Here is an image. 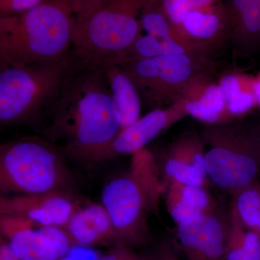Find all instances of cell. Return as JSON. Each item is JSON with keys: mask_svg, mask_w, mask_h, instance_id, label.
<instances>
[{"mask_svg": "<svg viewBox=\"0 0 260 260\" xmlns=\"http://www.w3.org/2000/svg\"><path fill=\"white\" fill-rule=\"evenodd\" d=\"M154 260H181L177 253L169 246H164L159 253L156 259Z\"/></svg>", "mask_w": 260, "mask_h": 260, "instance_id": "cell-29", "label": "cell"}, {"mask_svg": "<svg viewBox=\"0 0 260 260\" xmlns=\"http://www.w3.org/2000/svg\"><path fill=\"white\" fill-rule=\"evenodd\" d=\"M225 107V99L220 86L210 85L199 99L188 102L184 109L195 119L213 124L220 119Z\"/></svg>", "mask_w": 260, "mask_h": 260, "instance_id": "cell-19", "label": "cell"}, {"mask_svg": "<svg viewBox=\"0 0 260 260\" xmlns=\"http://www.w3.org/2000/svg\"><path fill=\"white\" fill-rule=\"evenodd\" d=\"M208 179L232 196L251 185L259 170L254 143L235 127L213 128L205 134Z\"/></svg>", "mask_w": 260, "mask_h": 260, "instance_id": "cell-6", "label": "cell"}, {"mask_svg": "<svg viewBox=\"0 0 260 260\" xmlns=\"http://www.w3.org/2000/svg\"><path fill=\"white\" fill-rule=\"evenodd\" d=\"M34 224L28 219L18 215H0V230L5 239H10L15 233Z\"/></svg>", "mask_w": 260, "mask_h": 260, "instance_id": "cell-24", "label": "cell"}, {"mask_svg": "<svg viewBox=\"0 0 260 260\" xmlns=\"http://www.w3.org/2000/svg\"><path fill=\"white\" fill-rule=\"evenodd\" d=\"M231 207L244 226L254 231L260 214V189L251 185L233 196Z\"/></svg>", "mask_w": 260, "mask_h": 260, "instance_id": "cell-21", "label": "cell"}, {"mask_svg": "<svg viewBox=\"0 0 260 260\" xmlns=\"http://www.w3.org/2000/svg\"><path fill=\"white\" fill-rule=\"evenodd\" d=\"M225 107L234 115L244 114L252 107L254 97L250 93L242 92L239 80L234 75H227L220 82Z\"/></svg>", "mask_w": 260, "mask_h": 260, "instance_id": "cell-22", "label": "cell"}, {"mask_svg": "<svg viewBox=\"0 0 260 260\" xmlns=\"http://www.w3.org/2000/svg\"><path fill=\"white\" fill-rule=\"evenodd\" d=\"M254 93L255 95L256 100L260 104V80L256 81L254 85Z\"/></svg>", "mask_w": 260, "mask_h": 260, "instance_id": "cell-31", "label": "cell"}, {"mask_svg": "<svg viewBox=\"0 0 260 260\" xmlns=\"http://www.w3.org/2000/svg\"><path fill=\"white\" fill-rule=\"evenodd\" d=\"M149 0H112L76 18L71 52L77 61L101 67L134 43L140 34L142 10Z\"/></svg>", "mask_w": 260, "mask_h": 260, "instance_id": "cell-5", "label": "cell"}, {"mask_svg": "<svg viewBox=\"0 0 260 260\" xmlns=\"http://www.w3.org/2000/svg\"><path fill=\"white\" fill-rule=\"evenodd\" d=\"M205 143L194 137L176 142L164 154L159 164L164 183L174 181L206 187Z\"/></svg>", "mask_w": 260, "mask_h": 260, "instance_id": "cell-12", "label": "cell"}, {"mask_svg": "<svg viewBox=\"0 0 260 260\" xmlns=\"http://www.w3.org/2000/svg\"><path fill=\"white\" fill-rule=\"evenodd\" d=\"M102 66L120 119L121 130L125 129L140 118L139 92L120 64L109 60Z\"/></svg>", "mask_w": 260, "mask_h": 260, "instance_id": "cell-16", "label": "cell"}, {"mask_svg": "<svg viewBox=\"0 0 260 260\" xmlns=\"http://www.w3.org/2000/svg\"><path fill=\"white\" fill-rule=\"evenodd\" d=\"M176 238L187 260H225L227 221L217 211L177 224Z\"/></svg>", "mask_w": 260, "mask_h": 260, "instance_id": "cell-10", "label": "cell"}, {"mask_svg": "<svg viewBox=\"0 0 260 260\" xmlns=\"http://www.w3.org/2000/svg\"><path fill=\"white\" fill-rule=\"evenodd\" d=\"M64 229L73 246L91 247L111 240L119 243L112 220L102 203L80 202Z\"/></svg>", "mask_w": 260, "mask_h": 260, "instance_id": "cell-14", "label": "cell"}, {"mask_svg": "<svg viewBox=\"0 0 260 260\" xmlns=\"http://www.w3.org/2000/svg\"><path fill=\"white\" fill-rule=\"evenodd\" d=\"M44 0H0V17L19 14L35 8Z\"/></svg>", "mask_w": 260, "mask_h": 260, "instance_id": "cell-25", "label": "cell"}, {"mask_svg": "<svg viewBox=\"0 0 260 260\" xmlns=\"http://www.w3.org/2000/svg\"><path fill=\"white\" fill-rule=\"evenodd\" d=\"M229 19L241 31L252 39H260V0H229Z\"/></svg>", "mask_w": 260, "mask_h": 260, "instance_id": "cell-20", "label": "cell"}, {"mask_svg": "<svg viewBox=\"0 0 260 260\" xmlns=\"http://www.w3.org/2000/svg\"><path fill=\"white\" fill-rule=\"evenodd\" d=\"M162 199L176 225L203 214L216 211L215 203L206 187L167 181L164 183Z\"/></svg>", "mask_w": 260, "mask_h": 260, "instance_id": "cell-15", "label": "cell"}, {"mask_svg": "<svg viewBox=\"0 0 260 260\" xmlns=\"http://www.w3.org/2000/svg\"><path fill=\"white\" fill-rule=\"evenodd\" d=\"M160 3L174 28H180L186 15L194 9L189 0H160Z\"/></svg>", "mask_w": 260, "mask_h": 260, "instance_id": "cell-23", "label": "cell"}, {"mask_svg": "<svg viewBox=\"0 0 260 260\" xmlns=\"http://www.w3.org/2000/svg\"><path fill=\"white\" fill-rule=\"evenodd\" d=\"M34 129L66 158L90 165L121 130L103 66L75 59L59 97Z\"/></svg>", "mask_w": 260, "mask_h": 260, "instance_id": "cell-1", "label": "cell"}, {"mask_svg": "<svg viewBox=\"0 0 260 260\" xmlns=\"http://www.w3.org/2000/svg\"><path fill=\"white\" fill-rule=\"evenodd\" d=\"M160 202L127 173L104 186L101 203L112 220L119 243L131 246L148 239V215L158 213Z\"/></svg>", "mask_w": 260, "mask_h": 260, "instance_id": "cell-7", "label": "cell"}, {"mask_svg": "<svg viewBox=\"0 0 260 260\" xmlns=\"http://www.w3.org/2000/svg\"><path fill=\"white\" fill-rule=\"evenodd\" d=\"M64 154L41 136L11 140L0 146L2 195L72 191L73 176Z\"/></svg>", "mask_w": 260, "mask_h": 260, "instance_id": "cell-4", "label": "cell"}, {"mask_svg": "<svg viewBox=\"0 0 260 260\" xmlns=\"http://www.w3.org/2000/svg\"><path fill=\"white\" fill-rule=\"evenodd\" d=\"M80 202L67 191L1 195L0 215H18L43 226L64 228Z\"/></svg>", "mask_w": 260, "mask_h": 260, "instance_id": "cell-8", "label": "cell"}, {"mask_svg": "<svg viewBox=\"0 0 260 260\" xmlns=\"http://www.w3.org/2000/svg\"><path fill=\"white\" fill-rule=\"evenodd\" d=\"M71 51L62 59L0 67V124L35 127L59 97L74 65Z\"/></svg>", "mask_w": 260, "mask_h": 260, "instance_id": "cell-3", "label": "cell"}, {"mask_svg": "<svg viewBox=\"0 0 260 260\" xmlns=\"http://www.w3.org/2000/svg\"><path fill=\"white\" fill-rule=\"evenodd\" d=\"M218 0H189L194 9L207 8L214 5Z\"/></svg>", "mask_w": 260, "mask_h": 260, "instance_id": "cell-30", "label": "cell"}, {"mask_svg": "<svg viewBox=\"0 0 260 260\" xmlns=\"http://www.w3.org/2000/svg\"><path fill=\"white\" fill-rule=\"evenodd\" d=\"M6 240L20 260H58L66 256L73 246L64 228L36 224Z\"/></svg>", "mask_w": 260, "mask_h": 260, "instance_id": "cell-13", "label": "cell"}, {"mask_svg": "<svg viewBox=\"0 0 260 260\" xmlns=\"http://www.w3.org/2000/svg\"><path fill=\"white\" fill-rule=\"evenodd\" d=\"M99 260H147L133 251L130 250L125 244H119L112 251L105 255L101 256Z\"/></svg>", "mask_w": 260, "mask_h": 260, "instance_id": "cell-27", "label": "cell"}, {"mask_svg": "<svg viewBox=\"0 0 260 260\" xmlns=\"http://www.w3.org/2000/svg\"><path fill=\"white\" fill-rule=\"evenodd\" d=\"M147 99L161 100L168 89L183 83L191 73L190 59L186 54H172L119 63Z\"/></svg>", "mask_w": 260, "mask_h": 260, "instance_id": "cell-9", "label": "cell"}, {"mask_svg": "<svg viewBox=\"0 0 260 260\" xmlns=\"http://www.w3.org/2000/svg\"><path fill=\"white\" fill-rule=\"evenodd\" d=\"M0 260H20L10 247L8 241L3 237L0 245Z\"/></svg>", "mask_w": 260, "mask_h": 260, "instance_id": "cell-28", "label": "cell"}, {"mask_svg": "<svg viewBox=\"0 0 260 260\" xmlns=\"http://www.w3.org/2000/svg\"><path fill=\"white\" fill-rule=\"evenodd\" d=\"M229 19L226 10L215 8L214 5L199 9H193L186 15L180 28L188 34L198 39L214 37Z\"/></svg>", "mask_w": 260, "mask_h": 260, "instance_id": "cell-18", "label": "cell"}, {"mask_svg": "<svg viewBox=\"0 0 260 260\" xmlns=\"http://www.w3.org/2000/svg\"><path fill=\"white\" fill-rule=\"evenodd\" d=\"M227 224L225 260H260V236L244 226L232 207Z\"/></svg>", "mask_w": 260, "mask_h": 260, "instance_id": "cell-17", "label": "cell"}, {"mask_svg": "<svg viewBox=\"0 0 260 260\" xmlns=\"http://www.w3.org/2000/svg\"><path fill=\"white\" fill-rule=\"evenodd\" d=\"M75 23L69 0H44L0 17V67L62 59L71 51Z\"/></svg>", "mask_w": 260, "mask_h": 260, "instance_id": "cell-2", "label": "cell"}, {"mask_svg": "<svg viewBox=\"0 0 260 260\" xmlns=\"http://www.w3.org/2000/svg\"><path fill=\"white\" fill-rule=\"evenodd\" d=\"M254 232L257 233L260 236V214L259 217V220H258L257 225H256V228Z\"/></svg>", "mask_w": 260, "mask_h": 260, "instance_id": "cell-32", "label": "cell"}, {"mask_svg": "<svg viewBox=\"0 0 260 260\" xmlns=\"http://www.w3.org/2000/svg\"><path fill=\"white\" fill-rule=\"evenodd\" d=\"M58 260H74L73 259V258L70 257L69 255H68L67 254L66 256H63L62 258H61V259H58Z\"/></svg>", "mask_w": 260, "mask_h": 260, "instance_id": "cell-33", "label": "cell"}, {"mask_svg": "<svg viewBox=\"0 0 260 260\" xmlns=\"http://www.w3.org/2000/svg\"><path fill=\"white\" fill-rule=\"evenodd\" d=\"M180 115L177 110L155 109L121 130L94 156L90 165L130 155L145 148Z\"/></svg>", "mask_w": 260, "mask_h": 260, "instance_id": "cell-11", "label": "cell"}, {"mask_svg": "<svg viewBox=\"0 0 260 260\" xmlns=\"http://www.w3.org/2000/svg\"><path fill=\"white\" fill-rule=\"evenodd\" d=\"M112 0H69L76 18H83Z\"/></svg>", "mask_w": 260, "mask_h": 260, "instance_id": "cell-26", "label": "cell"}]
</instances>
